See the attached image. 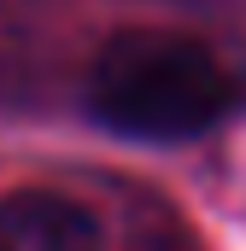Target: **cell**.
<instances>
[{
	"mask_svg": "<svg viewBox=\"0 0 246 251\" xmlns=\"http://www.w3.org/2000/svg\"><path fill=\"white\" fill-rule=\"evenodd\" d=\"M246 105V76L217 47L170 35V29H129L100 47L88 70V111L94 123L129 140H199Z\"/></svg>",
	"mask_w": 246,
	"mask_h": 251,
	"instance_id": "6da1fadb",
	"label": "cell"
},
{
	"mask_svg": "<svg viewBox=\"0 0 246 251\" xmlns=\"http://www.w3.org/2000/svg\"><path fill=\"white\" fill-rule=\"evenodd\" d=\"M100 222L59 187L0 193V251H100Z\"/></svg>",
	"mask_w": 246,
	"mask_h": 251,
	"instance_id": "7a4b0ae2",
	"label": "cell"
},
{
	"mask_svg": "<svg viewBox=\"0 0 246 251\" xmlns=\"http://www.w3.org/2000/svg\"><path fill=\"white\" fill-rule=\"evenodd\" d=\"M135 251H187V246H182V234H147Z\"/></svg>",
	"mask_w": 246,
	"mask_h": 251,
	"instance_id": "3957f363",
	"label": "cell"
}]
</instances>
